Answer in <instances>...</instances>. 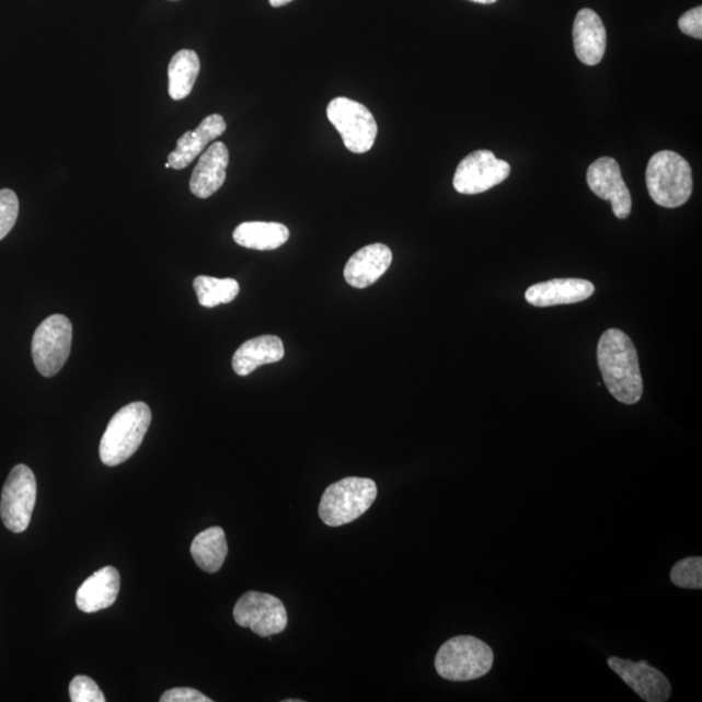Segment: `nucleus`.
<instances>
[{
  "instance_id": "f257e3e1",
  "label": "nucleus",
  "mask_w": 702,
  "mask_h": 702,
  "mask_svg": "<svg viewBox=\"0 0 702 702\" xmlns=\"http://www.w3.org/2000/svg\"><path fill=\"white\" fill-rule=\"evenodd\" d=\"M597 364L615 400L624 405H635L642 400L644 387L636 347L623 331L603 332L597 345Z\"/></svg>"
},
{
  "instance_id": "f03ea898",
  "label": "nucleus",
  "mask_w": 702,
  "mask_h": 702,
  "mask_svg": "<svg viewBox=\"0 0 702 702\" xmlns=\"http://www.w3.org/2000/svg\"><path fill=\"white\" fill-rule=\"evenodd\" d=\"M152 415L145 402H131L110 421L104 433L100 456L103 464L115 468L136 453L148 434Z\"/></svg>"
},
{
  "instance_id": "7ed1b4c3",
  "label": "nucleus",
  "mask_w": 702,
  "mask_h": 702,
  "mask_svg": "<svg viewBox=\"0 0 702 702\" xmlns=\"http://www.w3.org/2000/svg\"><path fill=\"white\" fill-rule=\"evenodd\" d=\"M646 187L656 205L666 208L683 206L693 191L690 163L676 151L657 152L646 166Z\"/></svg>"
},
{
  "instance_id": "20e7f679",
  "label": "nucleus",
  "mask_w": 702,
  "mask_h": 702,
  "mask_svg": "<svg viewBox=\"0 0 702 702\" xmlns=\"http://www.w3.org/2000/svg\"><path fill=\"white\" fill-rule=\"evenodd\" d=\"M377 497L378 486L371 479H342L324 491L319 517L330 527L352 523L370 509Z\"/></svg>"
},
{
  "instance_id": "39448f33",
  "label": "nucleus",
  "mask_w": 702,
  "mask_h": 702,
  "mask_svg": "<svg viewBox=\"0 0 702 702\" xmlns=\"http://www.w3.org/2000/svg\"><path fill=\"white\" fill-rule=\"evenodd\" d=\"M491 646L475 636H456L441 645L435 658L437 674L451 682L483 678L493 666Z\"/></svg>"
},
{
  "instance_id": "423d86ee",
  "label": "nucleus",
  "mask_w": 702,
  "mask_h": 702,
  "mask_svg": "<svg viewBox=\"0 0 702 702\" xmlns=\"http://www.w3.org/2000/svg\"><path fill=\"white\" fill-rule=\"evenodd\" d=\"M326 116L343 137L345 148L354 154H366L378 137V123L365 104L338 96L331 101Z\"/></svg>"
},
{
  "instance_id": "0eeeda50",
  "label": "nucleus",
  "mask_w": 702,
  "mask_h": 702,
  "mask_svg": "<svg viewBox=\"0 0 702 702\" xmlns=\"http://www.w3.org/2000/svg\"><path fill=\"white\" fill-rule=\"evenodd\" d=\"M72 323L65 315L45 319L34 332L32 356L42 377L53 378L60 372L71 354Z\"/></svg>"
},
{
  "instance_id": "6e6552de",
  "label": "nucleus",
  "mask_w": 702,
  "mask_h": 702,
  "mask_svg": "<svg viewBox=\"0 0 702 702\" xmlns=\"http://www.w3.org/2000/svg\"><path fill=\"white\" fill-rule=\"evenodd\" d=\"M37 499V481L25 464H18L10 472L3 486L0 517L10 531L21 533L30 527Z\"/></svg>"
},
{
  "instance_id": "1a4fd4ad",
  "label": "nucleus",
  "mask_w": 702,
  "mask_h": 702,
  "mask_svg": "<svg viewBox=\"0 0 702 702\" xmlns=\"http://www.w3.org/2000/svg\"><path fill=\"white\" fill-rule=\"evenodd\" d=\"M235 623L250 629L261 637H268L287 629L288 613L284 603L269 594L248 592L241 596L233 609Z\"/></svg>"
},
{
  "instance_id": "9d476101",
  "label": "nucleus",
  "mask_w": 702,
  "mask_h": 702,
  "mask_svg": "<svg viewBox=\"0 0 702 702\" xmlns=\"http://www.w3.org/2000/svg\"><path fill=\"white\" fill-rule=\"evenodd\" d=\"M510 173V164L498 159L492 151L476 150L458 164L453 179L454 189L465 196H474L504 183Z\"/></svg>"
},
{
  "instance_id": "9b49d317",
  "label": "nucleus",
  "mask_w": 702,
  "mask_h": 702,
  "mask_svg": "<svg viewBox=\"0 0 702 702\" xmlns=\"http://www.w3.org/2000/svg\"><path fill=\"white\" fill-rule=\"evenodd\" d=\"M589 189L597 197L610 200L618 219H628L632 210V198L622 177L620 164L613 158L603 157L589 165L587 172Z\"/></svg>"
},
{
  "instance_id": "f8f14e48",
  "label": "nucleus",
  "mask_w": 702,
  "mask_h": 702,
  "mask_svg": "<svg viewBox=\"0 0 702 702\" xmlns=\"http://www.w3.org/2000/svg\"><path fill=\"white\" fill-rule=\"evenodd\" d=\"M608 665L632 691L646 702H665L671 697V684L665 674L645 661L610 657Z\"/></svg>"
},
{
  "instance_id": "ddd939ff",
  "label": "nucleus",
  "mask_w": 702,
  "mask_h": 702,
  "mask_svg": "<svg viewBox=\"0 0 702 702\" xmlns=\"http://www.w3.org/2000/svg\"><path fill=\"white\" fill-rule=\"evenodd\" d=\"M392 261V250L382 243L361 248L347 261L344 269L345 280L353 288L371 287L391 267Z\"/></svg>"
},
{
  "instance_id": "4468645a",
  "label": "nucleus",
  "mask_w": 702,
  "mask_h": 702,
  "mask_svg": "<svg viewBox=\"0 0 702 702\" xmlns=\"http://www.w3.org/2000/svg\"><path fill=\"white\" fill-rule=\"evenodd\" d=\"M595 294V285L583 279H554L532 285L526 290V301L537 308L573 304L588 300Z\"/></svg>"
},
{
  "instance_id": "2eb2a0df",
  "label": "nucleus",
  "mask_w": 702,
  "mask_h": 702,
  "mask_svg": "<svg viewBox=\"0 0 702 702\" xmlns=\"http://www.w3.org/2000/svg\"><path fill=\"white\" fill-rule=\"evenodd\" d=\"M573 37L576 57L583 65H599L607 51V30L595 11H579L574 21Z\"/></svg>"
},
{
  "instance_id": "dca6fc26",
  "label": "nucleus",
  "mask_w": 702,
  "mask_h": 702,
  "mask_svg": "<svg viewBox=\"0 0 702 702\" xmlns=\"http://www.w3.org/2000/svg\"><path fill=\"white\" fill-rule=\"evenodd\" d=\"M120 592V574L113 566L95 572L82 583L76 603L83 613L92 614L113 607Z\"/></svg>"
},
{
  "instance_id": "f3484780",
  "label": "nucleus",
  "mask_w": 702,
  "mask_h": 702,
  "mask_svg": "<svg viewBox=\"0 0 702 702\" xmlns=\"http://www.w3.org/2000/svg\"><path fill=\"white\" fill-rule=\"evenodd\" d=\"M229 151L222 142H215L202 154L191 179L194 196L206 199L226 183Z\"/></svg>"
},
{
  "instance_id": "a211bd4d",
  "label": "nucleus",
  "mask_w": 702,
  "mask_h": 702,
  "mask_svg": "<svg viewBox=\"0 0 702 702\" xmlns=\"http://www.w3.org/2000/svg\"><path fill=\"white\" fill-rule=\"evenodd\" d=\"M226 130L227 124L221 115L207 116L196 129L186 131L183 137H180L176 149L169 156L171 169H186L206 149L208 143L225 135Z\"/></svg>"
},
{
  "instance_id": "6ab92c4d",
  "label": "nucleus",
  "mask_w": 702,
  "mask_h": 702,
  "mask_svg": "<svg viewBox=\"0 0 702 702\" xmlns=\"http://www.w3.org/2000/svg\"><path fill=\"white\" fill-rule=\"evenodd\" d=\"M285 356L284 344L280 337L264 335L249 340L234 353L232 366L239 377H248L256 368L276 364Z\"/></svg>"
},
{
  "instance_id": "aec40b11",
  "label": "nucleus",
  "mask_w": 702,
  "mask_h": 702,
  "mask_svg": "<svg viewBox=\"0 0 702 702\" xmlns=\"http://www.w3.org/2000/svg\"><path fill=\"white\" fill-rule=\"evenodd\" d=\"M290 238L288 227L273 221H246L234 229L233 240L246 249L276 250Z\"/></svg>"
},
{
  "instance_id": "412c9836",
  "label": "nucleus",
  "mask_w": 702,
  "mask_h": 702,
  "mask_svg": "<svg viewBox=\"0 0 702 702\" xmlns=\"http://www.w3.org/2000/svg\"><path fill=\"white\" fill-rule=\"evenodd\" d=\"M191 553L198 567L205 573H218L228 555L226 532L221 527H211L194 538Z\"/></svg>"
},
{
  "instance_id": "4be33fe9",
  "label": "nucleus",
  "mask_w": 702,
  "mask_h": 702,
  "mask_svg": "<svg viewBox=\"0 0 702 702\" xmlns=\"http://www.w3.org/2000/svg\"><path fill=\"white\" fill-rule=\"evenodd\" d=\"M199 69L196 51L180 50L173 55L169 67V94L173 101L185 100L192 93Z\"/></svg>"
},
{
  "instance_id": "5701e85b",
  "label": "nucleus",
  "mask_w": 702,
  "mask_h": 702,
  "mask_svg": "<svg viewBox=\"0 0 702 702\" xmlns=\"http://www.w3.org/2000/svg\"><path fill=\"white\" fill-rule=\"evenodd\" d=\"M193 285L199 304L207 309L217 308L222 303H231L240 294V284L234 279L198 276Z\"/></svg>"
},
{
  "instance_id": "b1692460",
  "label": "nucleus",
  "mask_w": 702,
  "mask_h": 702,
  "mask_svg": "<svg viewBox=\"0 0 702 702\" xmlns=\"http://www.w3.org/2000/svg\"><path fill=\"white\" fill-rule=\"evenodd\" d=\"M672 584L684 589L702 588V559L688 557L672 566L670 573Z\"/></svg>"
},
{
  "instance_id": "393cba45",
  "label": "nucleus",
  "mask_w": 702,
  "mask_h": 702,
  "mask_svg": "<svg viewBox=\"0 0 702 702\" xmlns=\"http://www.w3.org/2000/svg\"><path fill=\"white\" fill-rule=\"evenodd\" d=\"M19 217V198L11 189L0 191V241L11 232Z\"/></svg>"
},
{
  "instance_id": "a878e982",
  "label": "nucleus",
  "mask_w": 702,
  "mask_h": 702,
  "mask_svg": "<svg viewBox=\"0 0 702 702\" xmlns=\"http://www.w3.org/2000/svg\"><path fill=\"white\" fill-rule=\"evenodd\" d=\"M69 697L72 702H104L103 692L92 678L85 676L74 677L69 684Z\"/></svg>"
},
{
  "instance_id": "bb28decb",
  "label": "nucleus",
  "mask_w": 702,
  "mask_h": 702,
  "mask_svg": "<svg viewBox=\"0 0 702 702\" xmlns=\"http://www.w3.org/2000/svg\"><path fill=\"white\" fill-rule=\"evenodd\" d=\"M679 30L692 38H702V7H694L678 21Z\"/></svg>"
},
{
  "instance_id": "cd10ccee",
  "label": "nucleus",
  "mask_w": 702,
  "mask_h": 702,
  "mask_svg": "<svg viewBox=\"0 0 702 702\" xmlns=\"http://www.w3.org/2000/svg\"><path fill=\"white\" fill-rule=\"evenodd\" d=\"M161 702H212V700L194 688L181 687L164 692Z\"/></svg>"
},
{
  "instance_id": "c85d7f7f",
  "label": "nucleus",
  "mask_w": 702,
  "mask_h": 702,
  "mask_svg": "<svg viewBox=\"0 0 702 702\" xmlns=\"http://www.w3.org/2000/svg\"><path fill=\"white\" fill-rule=\"evenodd\" d=\"M290 2H294V0H269V4L275 7V9H277V7L289 4Z\"/></svg>"
},
{
  "instance_id": "c756f323",
  "label": "nucleus",
  "mask_w": 702,
  "mask_h": 702,
  "mask_svg": "<svg viewBox=\"0 0 702 702\" xmlns=\"http://www.w3.org/2000/svg\"><path fill=\"white\" fill-rule=\"evenodd\" d=\"M470 2H474L479 4H493V3H496L497 0H470Z\"/></svg>"
},
{
  "instance_id": "7c9ffc66",
  "label": "nucleus",
  "mask_w": 702,
  "mask_h": 702,
  "mask_svg": "<svg viewBox=\"0 0 702 702\" xmlns=\"http://www.w3.org/2000/svg\"><path fill=\"white\" fill-rule=\"evenodd\" d=\"M165 169H171V164L169 162L165 163Z\"/></svg>"
}]
</instances>
